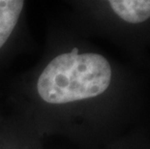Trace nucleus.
I'll list each match as a JSON object with an SVG mask.
<instances>
[{
    "mask_svg": "<svg viewBox=\"0 0 150 149\" xmlns=\"http://www.w3.org/2000/svg\"><path fill=\"white\" fill-rule=\"evenodd\" d=\"M111 68L107 58L93 52L79 54L75 47L50 61L37 82L45 102L61 105L103 94L110 84Z\"/></svg>",
    "mask_w": 150,
    "mask_h": 149,
    "instance_id": "obj_1",
    "label": "nucleus"
},
{
    "mask_svg": "<svg viewBox=\"0 0 150 149\" xmlns=\"http://www.w3.org/2000/svg\"><path fill=\"white\" fill-rule=\"evenodd\" d=\"M113 12L130 23H140L150 18V0H110Z\"/></svg>",
    "mask_w": 150,
    "mask_h": 149,
    "instance_id": "obj_2",
    "label": "nucleus"
},
{
    "mask_svg": "<svg viewBox=\"0 0 150 149\" xmlns=\"http://www.w3.org/2000/svg\"><path fill=\"white\" fill-rule=\"evenodd\" d=\"M23 5L21 0H0V49L15 29Z\"/></svg>",
    "mask_w": 150,
    "mask_h": 149,
    "instance_id": "obj_3",
    "label": "nucleus"
}]
</instances>
